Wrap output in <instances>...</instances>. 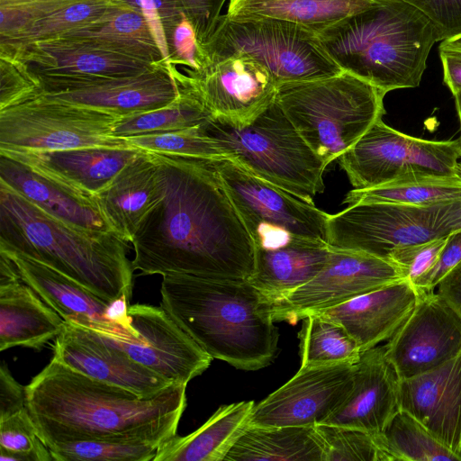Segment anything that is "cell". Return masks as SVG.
I'll return each instance as SVG.
<instances>
[{
	"mask_svg": "<svg viewBox=\"0 0 461 461\" xmlns=\"http://www.w3.org/2000/svg\"><path fill=\"white\" fill-rule=\"evenodd\" d=\"M151 154L163 196L131 241L134 271L249 280L254 241L212 160Z\"/></svg>",
	"mask_w": 461,
	"mask_h": 461,
	"instance_id": "6da1fadb",
	"label": "cell"
},
{
	"mask_svg": "<svg viewBox=\"0 0 461 461\" xmlns=\"http://www.w3.org/2000/svg\"><path fill=\"white\" fill-rule=\"evenodd\" d=\"M186 385L141 396L51 358L25 386L26 407L48 448L77 440L163 443L176 434Z\"/></svg>",
	"mask_w": 461,
	"mask_h": 461,
	"instance_id": "7a4b0ae2",
	"label": "cell"
},
{
	"mask_svg": "<svg viewBox=\"0 0 461 461\" xmlns=\"http://www.w3.org/2000/svg\"><path fill=\"white\" fill-rule=\"evenodd\" d=\"M161 306L207 354L246 371L278 349L272 301L249 280L162 276Z\"/></svg>",
	"mask_w": 461,
	"mask_h": 461,
	"instance_id": "3957f363",
	"label": "cell"
},
{
	"mask_svg": "<svg viewBox=\"0 0 461 461\" xmlns=\"http://www.w3.org/2000/svg\"><path fill=\"white\" fill-rule=\"evenodd\" d=\"M128 243L58 220L0 181V249L45 263L109 303L131 299Z\"/></svg>",
	"mask_w": 461,
	"mask_h": 461,
	"instance_id": "277c9868",
	"label": "cell"
},
{
	"mask_svg": "<svg viewBox=\"0 0 461 461\" xmlns=\"http://www.w3.org/2000/svg\"><path fill=\"white\" fill-rule=\"evenodd\" d=\"M318 36L343 71L385 94L419 86L432 46L442 41L433 23L402 0H376Z\"/></svg>",
	"mask_w": 461,
	"mask_h": 461,
	"instance_id": "5b68a950",
	"label": "cell"
},
{
	"mask_svg": "<svg viewBox=\"0 0 461 461\" xmlns=\"http://www.w3.org/2000/svg\"><path fill=\"white\" fill-rule=\"evenodd\" d=\"M385 95L342 71L329 77L280 84L276 99L327 167L382 119Z\"/></svg>",
	"mask_w": 461,
	"mask_h": 461,
	"instance_id": "8992f818",
	"label": "cell"
},
{
	"mask_svg": "<svg viewBox=\"0 0 461 461\" xmlns=\"http://www.w3.org/2000/svg\"><path fill=\"white\" fill-rule=\"evenodd\" d=\"M202 128L226 158L255 176L312 202L323 192L326 166L276 98L249 124L236 125L222 117H211Z\"/></svg>",
	"mask_w": 461,
	"mask_h": 461,
	"instance_id": "52a82bcc",
	"label": "cell"
},
{
	"mask_svg": "<svg viewBox=\"0 0 461 461\" xmlns=\"http://www.w3.org/2000/svg\"><path fill=\"white\" fill-rule=\"evenodd\" d=\"M209 61L246 54L265 67L277 85L341 73L317 33L286 21L231 20L221 14L203 45Z\"/></svg>",
	"mask_w": 461,
	"mask_h": 461,
	"instance_id": "ba28073f",
	"label": "cell"
},
{
	"mask_svg": "<svg viewBox=\"0 0 461 461\" xmlns=\"http://www.w3.org/2000/svg\"><path fill=\"white\" fill-rule=\"evenodd\" d=\"M461 229V200L431 205L359 203L330 215L332 249L387 258L395 249L447 237Z\"/></svg>",
	"mask_w": 461,
	"mask_h": 461,
	"instance_id": "9c48e42d",
	"label": "cell"
},
{
	"mask_svg": "<svg viewBox=\"0 0 461 461\" xmlns=\"http://www.w3.org/2000/svg\"><path fill=\"white\" fill-rule=\"evenodd\" d=\"M339 166L354 189L391 183L461 179V145L429 140L393 129L382 119L339 158Z\"/></svg>",
	"mask_w": 461,
	"mask_h": 461,
	"instance_id": "30bf717a",
	"label": "cell"
},
{
	"mask_svg": "<svg viewBox=\"0 0 461 461\" xmlns=\"http://www.w3.org/2000/svg\"><path fill=\"white\" fill-rule=\"evenodd\" d=\"M119 119L42 95L0 111V151H55L85 147H131L113 136Z\"/></svg>",
	"mask_w": 461,
	"mask_h": 461,
	"instance_id": "8fae6325",
	"label": "cell"
},
{
	"mask_svg": "<svg viewBox=\"0 0 461 461\" xmlns=\"http://www.w3.org/2000/svg\"><path fill=\"white\" fill-rule=\"evenodd\" d=\"M212 165L252 240L267 230H282L327 242L330 214L313 202L282 189L229 158Z\"/></svg>",
	"mask_w": 461,
	"mask_h": 461,
	"instance_id": "7c38bea8",
	"label": "cell"
},
{
	"mask_svg": "<svg viewBox=\"0 0 461 461\" xmlns=\"http://www.w3.org/2000/svg\"><path fill=\"white\" fill-rule=\"evenodd\" d=\"M126 313L136 337L89 330L109 345L122 350L136 363L172 384H187L209 367L212 357L181 329L161 305L129 304Z\"/></svg>",
	"mask_w": 461,
	"mask_h": 461,
	"instance_id": "4fadbf2b",
	"label": "cell"
},
{
	"mask_svg": "<svg viewBox=\"0 0 461 461\" xmlns=\"http://www.w3.org/2000/svg\"><path fill=\"white\" fill-rule=\"evenodd\" d=\"M402 279V270L387 258L330 248L324 267L312 279L273 303L274 320L296 322Z\"/></svg>",
	"mask_w": 461,
	"mask_h": 461,
	"instance_id": "5bb4252c",
	"label": "cell"
},
{
	"mask_svg": "<svg viewBox=\"0 0 461 461\" xmlns=\"http://www.w3.org/2000/svg\"><path fill=\"white\" fill-rule=\"evenodd\" d=\"M211 113L236 125L250 123L276 98L277 83L268 70L246 54L211 60L199 70L177 72Z\"/></svg>",
	"mask_w": 461,
	"mask_h": 461,
	"instance_id": "9a60e30c",
	"label": "cell"
},
{
	"mask_svg": "<svg viewBox=\"0 0 461 461\" xmlns=\"http://www.w3.org/2000/svg\"><path fill=\"white\" fill-rule=\"evenodd\" d=\"M45 97L97 110L119 118L155 110L175 101L181 85L175 65L157 64L126 77L43 82Z\"/></svg>",
	"mask_w": 461,
	"mask_h": 461,
	"instance_id": "2e32d148",
	"label": "cell"
},
{
	"mask_svg": "<svg viewBox=\"0 0 461 461\" xmlns=\"http://www.w3.org/2000/svg\"><path fill=\"white\" fill-rule=\"evenodd\" d=\"M355 364L302 366L284 385L255 403L249 426H318L347 399Z\"/></svg>",
	"mask_w": 461,
	"mask_h": 461,
	"instance_id": "e0dca14e",
	"label": "cell"
},
{
	"mask_svg": "<svg viewBox=\"0 0 461 461\" xmlns=\"http://www.w3.org/2000/svg\"><path fill=\"white\" fill-rule=\"evenodd\" d=\"M384 347L401 379L431 370L461 351V318L437 292L420 294L408 320Z\"/></svg>",
	"mask_w": 461,
	"mask_h": 461,
	"instance_id": "ac0fdd59",
	"label": "cell"
},
{
	"mask_svg": "<svg viewBox=\"0 0 461 461\" xmlns=\"http://www.w3.org/2000/svg\"><path fill=\"white\" fill-rule=\"evenodd\" d=\"M1 56L23 66L37 82L126 77L157 65L109 51L83 39L66 37L1 51Z\"/></svg>",
	"mask_w": 461,
	"mask_h": 461,
	"instance_id": "d6986e66",
	"label": "cell"
},
{
	"mask_svg": "<svg viewBox=\"0 0 461 461\" xmlns=\"http://www.w3.org/2000/svg\"><path fill=\"white\" fill-rule=\"evenodd\" d=\"M14 263L21 278L65 321L98 332L136 336L123 309L113 310L91 291L45 263L22 253L0 249Z\"/></svg>",
	"mask_w": 461,
	"mask_h": 461,
	"instance_id": "ffe728a7",
	"label": "cell"
},
{
	"mask_svg": "<svg viewBox=\"0 0 461 461\" xmlns=\"http://www.w3.org/2000/svg\"><path fill=\"white\" fill-rule=\"evenodd\" d=\"M52 358L86 376L141 396L154 395L176 384L74 321H65L55 339Z\"/></svg>",
	"mask_w": 461,
	"mask_h": 461,
	"instance_id": "44dd1931",
	"label": "cell"
},
{
	"mask_svg": "<svg viewBox=\"0 0 461 461\" xmlns=\"http://www.w3.org/2000/svg\"><path fill=\"white\" fill-rule=\"evenodd\" d=\"M144 151L132 147H85L55 151H0L69 191L95 200Z\"/></svg>",
	"mask_w": 461,
	"mask_h": 461,
	"instance_id": "7402d4cb",
	"label": "cell"
},
{
	"mask_svg": "<svg viewBox=\"0 0 461 461\" xmlns=\"http://www.w3.org/2000/svg\"><path fill=\"white\" fill-rule=\"evenodd\" d=\"M400 409L461 456V351L431 370L400 380Z\"/></svg>",
	"mask_w": 461,
	"mask_h": 461,
	"instance_id": "603a6c76",
	"label": "cell"
},
{
	"mask_svg": "<svg viewBox=\"0 0 461 461\" xmlns=\"http://www.w3.org/2000/svg\"><path fill=\"white\" fill-rule=\"evenodd\" d=\"M400 380L384 345L363 351L355 363L348 396L321 424L383 432L401 410Z\"/></svg>",
	"mask_w": 461,
	"mask_h": 461,
	"instance_id": "cb8c5ba5",
	"label": "cell"
},
{
	"mask_svg": "<svg viewBox=\"0 0 461 461\" xmlns=\"http://www.w3.org/2000/svg\"><path fill=\"white\" fill-rule=\"evenodd\" d=\"M418 299L413 285L402 279L312 313L341 325L363 352L391 339L408 320Z\"/></svg>",
	"mask_w": 461,
	"mask_h": 461,
	"instance_id": "d4e9b609",
	"label": "cell"
},
{
	"mask_svg": "<svg viewBox=\"0 0 461 461\" xmlns=\"http://www.w3.org/2000/svg\"><path fill=\"white\" fill-rule=\"evenodd\" d=\"M162 196L158 165L153 155L144 151L125 166L95 200L112 230L131 243Z\"/></svg>",
	"mask_w": 461,
	"mask_h": 461,
	"instance_id": "484cf974",
	"label": "cell"
},
{
	"mask_svg": "<svg viewBox=\"0 0 461 461\" xmlns=\"http://www.w3.org/2000/svg\"><path fill=\"white\" fill-rule=\"evenodd\" d=\"M330 253L326 241L296 235L256 247L255 268L249 281L275 303L312 279Z\"/></svg>",
	"mask_w": 461,
	"mask_h": 461,
	"instance_id": "4316f807",
	"label": "cell"
},
{
	"mask_svg": "<svg viewBox=\"0 0 461 461\" xmlns=\"http://www.w3.org/2000/svg\"><path fill=\"white\" fill-rule=\"evenodd\" d=\"M65 320L19 276L0 283V351L41 349L61 332Z\"/></svg>",
	"mask_w": 461,
	"mask_h": 461,
	"instance_id": "83f0119b",
	"label": "cell"
},
{
	"mask_svg": "<svg viewBox=\"0 0 461 461\" xmlns=\"http://www.w3.org/2000/svg\"><path fill=\"white\" fill-rule=\"evenodd\" d=\"M0 181L47 213L69 225L113 232L96 200L77 194L3 155H0Z\"/></svg>",
	"mask_w": 461,
	"mask_h": 461,
	"instance_id": "f1b7e54d",
	"label": "cell"
},
{
	"mask_svg": "<svg viewBox=\"0 0 461 461\" xmlns=\"http://www.w3.org/2000/svg\"><path fill=\"white\" fill-rule=\"evenodd\" d=\"M254 401L221 406L200 428L164 441L153 461H224L249 426Z\"/></svg>",
	"mask_w": 461,
	"mask_h": 461,
	"instance_id": "f546056e",
	"label": "cell"
},
{
	"mask_svg": "<svg viewBox=\"0 0 461 461\" xmlns=\"http://www.w3.org/2000/svg\"><path fill=\"white\" fill-rule=\"evenodd\" d=\"M224 461H326V449L316 426H248Z\"/></svg>",
	"mask_w": 461,
	"mask_h": 461,
	"instance_id": "4dcf8cb0",
	"label": "cell"
},
{
	"mask_svg": "<svg viewBox=\"0 0 461 461\" xmlns=\"http://www.w3.org/2000/svg\"><path fill=\"white\" fill-rule=\"evenodd\" d=\"M376 0H230L231 20L286 21L317 34L373 5Z\"/></svg>",
	"mask_w": 461,
	"mask_h": 461,
	"instance_id": "1f68e13d",
	"label": "cell"
},
{
	"mask_svg": "<svg viewBox=\"0 0 461 461\" xmlns=\"http://www.w3.org/2000/svg\"><path fill=\"white\" fill-rule=\"evenodd\" d=\"M61 37L83 39L109 51L151 64L164 63L141 12L127 5L119 7L105 22L95 27Z\"/></svg>",
	"mask_w": 461,
	"mask_h": 461,
	"instance_id": "d6a6232c",
	"label": "cell"
},
{
	"mask_svg": "<svg viewBox=\"0 0 461 461\" xmlns=\"http://www.w3.org/2000/svg\"><path fill=\"white\" fill-rule=\"evenodd\" d=\"M125 5L122 0H76L1 38V51L95 27Z\"/></svg>",
	"mask_w": 461,
	"mask_h": 461,
	"instance_id": "836d02e7",
	"label": "cell"
},
{
	"mask_svg": "<svg viewBox=\"0 0 461 461\" xmlns=\"http://www.w3.org/2000/svg\"><path fill=\"white\" fill-rule=\"evenodd\" d=\"M299 333L302 366L355 364L362 351L347 330L318 313L303 319Z\"/></svg>",
	"mask_w": 461,
	"mask_h": 461,
	"instance_id": "e575fe53",
	"label": "cell"
},
{
	"mask_svg": "<svg viewBox=\"0 0 461 461\" xmlns=\"http://www.w3.org/2000/svg\"><path fill=\"white\" fill-rule=\"evenodd\" d=\"M377 439L389 461H461L423 425L400 410Z\"/></svg>",
	"mask_w": 461,
	"mask_h": 461,
	"instance_id": "d590c367",
	"label": "cell"
},
{
	"mask_svg": "<svg viewBox=\"0 0 461 461\" xmlns=\"http://www.w3.org/2000/svg\"><path fill=\"white\" fill-rule=\"evenodd\" d=\"M179 80V79H178ZM181 94L166 106L149 112L119 118L113 128V136H129L176 131L202 125L211 113L181 82Z\"/></svg>",
	"mask_w": 461,
	"mask_h": 461,
	"instance_id": "8d00e7d4",
	"label": "cell"
},
{
	"mask_svg": "<svg viewBox=\"0 0 461 461\" xmlns=\"http://www.w3.org/2000/svg\"><path fill=\"white\" fill-rule=\"evenodd\" d=\"M461 200V179H432L391 183L349 191L343 203H390L431 205Z\"/></svg>",
	"mask_w": 461,
	"mask_h": 461,
	"instance_id": "74e56055",
	"label": "cell"
},
{
	"mask_svg": "<svg viewBox=\"0 0 461 461\" xmlns=\"http://www.w3.org/2000/svg\"><path fill=\"white\" fill-rule=\"evenodd\" d=\"M162 443L126 440H77L49 447L53 461H153Z\"/></svg>",
	"mask_w": 461,
	"mask_h": 461,
	"instance_id": "f35d334b",
	"label": "cell"
},
{
	"mask_svg": "<svg viewBox=\"0 0 461 461\" xmlns=\"http://www.w3.org/2000/svg\"><path fill=\"white\" fill-rule=\"evenodd\" d=\"M125 140L129 146L149 153L209 160L226 158L215 141L204 132L202 125L129 136Z\"/></svg>",
	"mask_w": 461,
	"mask_h": 461,
	"instance_id": "ab89813d",
	"label": "cell"
},
{
	"mask_svg": "<svg viewBox=\"0 0 461 461\" xmlns=\"http://www.w3.org/2000/svg\"><path fill=\"white\" fill-rule=\"evenodd\" d=\"M1 461H53L27 407L0 420Z\"/></svg>",
	"mask_w": 461,
	"mask_h": 461,
	"instance_id": "60d3db41",
	"label": "cell"
},
{
	"mask_svg": "<svg viewBox=\"0 0 461 461\" xmlns=\"http://www.w3.org/2000/svg\"><path fill=\"white\" fill-rule=\"evenodd\" d=\"M326 449V461H389L377 433L338 426H316Z\"/></svg>",
	"mask_w": 461,
	"mask_h": 461,
	"instance_id": "b9f144b4",
	"label": "cell"
},
{
	"mask_svg": "<svg viewBox=\"0 0 461 461\" xmlns=\"http://www.w3.org/2000/svg\"><path fill=\"white\" fill-rule=\"evenodd\" d=\"M76 0H0V36H9Z\"/></svg>",
	"mask_w": 461,
	"mask_h": 461,
	"instance_id": "7bdbcfd3",
	"label": "cell"
},
{
	"mask_svg": "<svg viewBox=\"0 0 461 461\" xmlns=\"http://www.w3.org/2000/svg\"><path fill=\"white\" fill-rule=\"evenodd\" d=\"M447 237L393 249L388 259L414 285L435 264Z\"/></svg>",
	"mask_w": 461,
	"mask_h": 461,
	"instance_id": "ee69618b",
	"label": "cell"
},
{
	"mask_svg": "<svg viewBox=\"0 0 461 461\" xmlns=\"http://www.w3.org/2000/svg\"><path fill=\"white\" fill-rule=\"evenodd\" d=\"M40 95V86L26 69L14 59L1 56L0 111Z\"/></svg>",
	"mask_w": 461,
	"mask_h": 461,
	"instance_id": "f6af8a7d",
	"label": "cell"
},
{
	"mask_svg": "<svg viewBox=\"0 0 461 461\" xmlns=\"http://www.w3.org/2000/svg\"><path fill=\"white\" fill-rule=\"evenodd\" d=\"M168 49L173 65H185L189 69L199 70L209 63L196 31L185 13L171 33Z\"/></svg>",
	"mask_w": 461,
	"mask_h": 461,
	"instance_id": "bcb514c9",
	"label": "cell"
},
{
	"mask_svg": "<svg viewBox=\"0 0 461 461\" xmlns=\"http://www.w3.org/2000/svg\"><path fill=\"white\" fill-rule=\"evenodd\" d=\"M420 11L436 26L442 41L461 35V0H402Z\"/></svg>",
	"mask_w": 461,
	"mask_h": 461,
	"instance_id": "7dc6e473",
	"label": "cell"
},
{
	"mask_svg": "<svg viewBox=\"0 0 461 461\" xmlns=\"http://www.w3.org/2000/svg\"><path fill=\"white\" fill-rule=\"evenodd\" d=\"M461 262V229L447 237L433 267L414 285L418 294L435 291L439 282Z\"/></svg>",
	"mask_w": 461,
	"mask_h": 461,
	"instance_id": "c3c4849f",
	"label": "cell"
},
{
	"mask_svg": "<svg viewBox=\"0 0 461 461\" xmlns=\"http://www.w3.org/2000/svg\"><path fill=\"white\" fill-rule=\"evenodd\" d=\"M193 23L202 46L212 33L226 0H171Z\"/></svg>",
	"mask_w": 461,
	"mask_h": 461,
	"instance_id": "681fc988",
	"label": "cell"
},
{
	"mask_svg": "<svg viewBox=\"0 0 461 461\" xmlns=\"http://www.w3.org/2000/svg\"><path fill=\"white\" fill-rule=\"evenodd\" d=\"M26 407L25 386L11 375L5 364L0 366V420Z\"/></svg>",
	"mask_w": 461,
	"mask_h": 461,
	"instance_id": "f907efd6",
	"label": "cell"
},
{
	"mask_svg": "<svg viewBox=\"0 0 461 461\" xmlns=\"http://www.w3.org/2000/svg\"><path fill=\"white\" fill-rule=\"evenodd\" d=\"M439 57L443 67V81L453 95L461 92V49L441 41Z\"/></svg>",
	"mask_w": 461,
	"mask_h": 461,
	"instance_id": "816d5d0a",
	"label": "cell"
},
{
	"mask_svg": "<svg viewBox=\"0 0 461 461\" xmlns=\"http://www.w3.org/2000/svg\"><path fill=\"white\" fill-rule=\"evenodd\" d=\"M437 293L461 318V262L438 285Z\"/></svg>",
	"mask_w": 461,
	"mask_h": 461,
	"instance_id": "f5cc1de1",
	"label": "cell"
},
{
	"mask_svg": "<svg viewBox=\"0 0 461 461\" xmlns=\"http://www.w3.org/2000/svg\"><path fill=\"white\" fill-rule=\"evenodd\" d=\"M454 97H455L456 110L457 118H458V122H459V126H460L459 141H460V145H461V92L456 94L454 95Z\"/></svg>",
	"mask_w": 461,
	"mask_h": 461,
	"instance_id": "db71d44e",
	"label": "cell"
},
{
	"mask_svg": "<svg viewBox=\"0 0 461 461\" xmlns=\"http://www.w3.org/2000/svg\"><path fill=\"white\" fill-rule=\"evenodd\" d=\"M442 42H444L447 45L461 49V35L456 36L455 38L444 40V41H442Z\"/></svg>",
	"mask_w": 461,
	"mask_h": 461,
	"instance_id": "11a10c76",
	"label": "cell"
}]
</instances>
